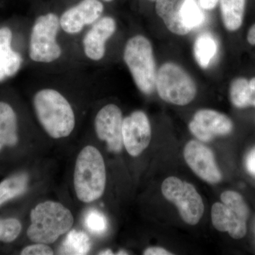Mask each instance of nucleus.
<instances>
[{
	"instance_id": "obj_25",
	"label": "nucleus",
	"mask_w": 255,
	"mask_h": 255,
	"mask_svg": "<svg viewBox=\"0 0 255 255\" xmlns=\"http://www.w3.org/2000/svg\"><path fill=\"white\" fill-rule=\"evenodd\" d=\"M85 224L92 234L102 235L107 231L108 222L105 215L98 210H91L85 216Z\"/></svg>"
},
{
	"instance_id": "obj_5",
	"label": "nucleus",
	"mask_w": 255,
	"mask_h": 255,
	"mask_svg": "<svg viewBox=\"0 0 255 255\" xmlns=\"http://www.w3.org/2000/svg\"><path fill=\"white\" fill-rule=\"evenodd\" d=\"M155 89L162 100L172 105L184 106L195 98L197 88L190 75L177 64L166 63L159 68Z\"/></svg>"
},
{
	"instance_id": "obj_6",
	"label": "nucleus",
	"mask_w": 255,
	"mask_h": 255,
	"mask_svg": "<svg viewBox=\"0 0 255 255\" xmlns=\"http://www.w3.org/2000/svg\"><path fill=\"white\" fill-rule=\"evenodd\" d=\"M60 27V18L54 13L41 15L36 18L29 42V57L33 61L50 63L61 56V47L57 40Z\"/></svg>"
},
{
	"instance_id": "obj_16",
	"label": "nucleus",
	"mask_w": 255,
	"mask_h": 255,
	"mask_svg": "<svg viewBox=\"0 0 255 255\" xmlns=\"http://www.w3.org/2000/svg\"><path fill=\"white\" fill-rule=\"evenodd\" d=\"M184 0H156L155 10L166 27L174 34L184 36L190 30L183 24L179 10Z\"/></svg>"
},
{
	"instance_id": "obj_11",
	"label": "nucleus",
	"mask_w": 255,
	"mask_h": 255,
	"mask_svg": "<svg viewBox=\"0 0 255 255\" xmlns=\"http://www.w3.org/2000/svg\"><path fill=\"white\" fill-rule=\"evenodd\" d=\"M151 137L150 122L142 111H135L124 119V145L129 155H140L148 147Z\"/></svg>"
},
{
	"instance_id": "obj_22",
	"label": "nucleus",
	"mask_w": 255,
	"mask_h": 255,
	"mask_svg": "<svg viewBox=\"0 0 255 255\" xmlns=\"http://www.w3.org/2000/svg\"><path fill=\"white\" fill-rule=\"evenodd\" d=\"M179 15L183 24L190 31L199 27L205 21V14L197 0H184Z\"/></svg>"
},
{
	"instance_id": "obj_26",
	"label": "nucleus",
	"mask_w": 255,
	"mask_h": 255,
	"mask_svg": "<svg viewBox=\"0 0 255 255\" xmlns=\"http://www.w3.org/2000/svg\"><path fill=\"white\" fill-rule=\"evenodd\" d=\"M21 223L17 219H0V241L11 243L19 236Z\"/></svg>"
},
{
	"instance_id": "obj_17",
	"label": "nucleus",
	"mask_w": 255,
	"mask_h": 255,
	"mask_svg": "<svg viewBox=\"0 0 255 255\" xmlns=\"http://www.w3.org/2000/svg\"><path fill=\"white\" fill-rule=\"evenodd\" d=\"M18 142L17 119L12 107L0 102V150L4 146H13Z\"/></svg>"
},
{
	"instance_id": "obj_28",
	"label": "nucleus",
	"mask_w": 255,
	"mask_h": 255,
	"mask_svg": "<svg viewBox=\"0 0 255 255\" xmlns=\"http://www.w3.org/2000/svg\"><path fill=\"white\" fill-rule=\"evenodd\" d=\"M246 165L248 172L255 176V147L247 155Z\"/></svg>"
},
{
	"instance_id": "obj_12",
	"label": "nucleus",
	"mask_w": 255,
	"mask_h": 255,
	"mask_svg": "<svg viewBox=\"0 0 255 255\" xmlns=\"http://www.w3.org/2000/svg\"><path fill=\"white\" fill-rule=\"evenodd\" d=\"M100 0H82L66 10L60 18V27L68 34H78L100 19L104 11Z\"/></svg>"
},
{
	"instance_id": "obj_20",
	"label": "nucleus",
	"mask_w": 255,
	"mask_h": 255,
	"mask_svg": "<svg viewBox=\"0 0 255 255\" xmlns=\"http://www.w3.org/2000/svg\"><path fill=\"white\" fill-rule=\"evenodd\" d=\"M218 43L209 32L201 33L196 38L194 44V55L199 66L206 69L216 57Z\"/></svg>"
},
{
	"instance_id": "obj_33",
	"label": "nucleus",
	"mask_w": 255,
	"mask_h": 255,
	"mask_svg": "<svg viewBox=\"0 0 255 255\" xmlns=\"http://www.w3.org/2000/svg\"><path fill=\"white\" fill-rule=\"evenodd\" d=\"M102 1H107V2H110V1H112L113 0H102Z\"/></svg>"
},
{
	"instance_id": "obj_32",
	"label": "nucleus",
	"mask_w": 255,
	"mask_h": 255,
	"mask_svg": "<svg viewBox=\"0 0 255 255\" xmlns=\"http://www.w3.org/2000/svg\"><path fill=\"white\" fill-rule=\"evenodd\" d=\"M100 255H114V253L110 250H107V251L101 252Z\"/></svg>"
},
{
	"instance_id": "obj_7",
	"label": "nucleus",
	"mask_w": 255,
	"mask_h": 255,
	"mask_svg": "<svg viewBox=\"0 0 255 255\" xmlns=\"http://www.w3.org/2000/svg\"><path fill=\"white\" fill-rule=\"evenodd\" d=\"M161 189L164 197L177 206L186 223L194 226L199 222L204 214V202L192 184L170 177L164 181Z\"/></svg>"
},
{
	"instance_id": "obj_14",
	"label": "nucleus",
	"mask_w": 255,
	"mask_h": 255,
	"mask_svg": "<svg viewBox=\"0 0 255 255\" xmlns=\"http://www.w3.org/2000/svg\"><path fill=\"white\" fill-rule=\"evenodd\" d=\"M211 219L216 230L221 232H228L234 239H241L246 235V221L240 219L223 203L216 202L213 205Z\"/></svg>"
},
{
	"instance_id": "obj_30",
	"label": "nucleus",
	"mask_w": 255,
	"mask_h": 255,
	"mask_svg": "<svg viewBox=\"0 0 255 255\" xmlns=\"http://www.w3.org/2000/svg\"><path fill=\"white\" fill-rule=\"evenodd\" d=\"M201 8L206 10L214 9L219 3V0H199Z\"/></svg>"
},
{
	"instance_id": "obj_21",
	"label": "nucleus",
	"mask_w": 255,
	"mask_h": 255,
	"mask_svg": "<svg viewBox=\"0 0 255 255\" xmlns=\"http://www.w3.org/2000/svg\"><path fill=\"white\" fill-rule=\"evenodd\" d=\"M27 174H14L0 183V206L23 194L27 189Z\"/></svg>"
},
{
	"instance_id": "obj_31",
	"label": "nucleus",
	"mask_w": 255,
	"mask_h": 255,
	"mask_svg": "<svg viewBox=\"0 0 255 255\" xmlns=\"http://www.w3.org/2000/svg\"><path fill=\"white\" fill-rule=\"evenodd\" d=\"M247 40L248 43L253 46H255V23L251 26L248 31V35H247Z\"/></svg>"
},
{
	"instance_id": "obj_8",
	"label": "nucleus",
	"mask_w": 255,
	"mask_h": 255,
	"mask_svg": "<svg viewBox=\"0 0 255 255\" xmlns=\"http://www.w3.org/2000/svg\"><path fill=\"white\" fill-rule=\"evenodd\" d=\"M123 122L122 110L114 104L105 106L96 116L97 136L106 142L109 150L116 153L123 149Z\"/></svg>"
},
{
	"instance_id": "obj_23",
	"label": "nucleus",
	"mask_w": 255,
	"mask_h": 255,
	"mask_svg": "<svg viewBox=\"0 0 255 255\" xmlns=\"http://www.w3.org/2000/svg\"><path fill=\"white\" fill-rule=\"evenodd\" d=\"M91 248L90 238L85 233L70 231L61 247L60 254L87 255Z\"/></svg>"
},
{
	"instance_id": "obj_4",
	"label": "nucleus",
	"mask_w": 255,
	"mask_h": 255,
	"mask_svg": "<svg viewBox=\"0 0 255 255\" xmlns=\"http://www.w3.org/2000/svg\"><path fill=\"white\" fill-rule=\"evenodd\" d=\"M124 60L139 90L147 95L155 91L157 72L150 41L141 35L131 37L124 48Z\"/></svg>"
},
{
	"instance_id": "obj_9",
	"label": "nucleus",
	"mask_w": 255,
	"mask_h": 255,
	"mask_svg": "<svg viewBox=\"0 0 255 255\" xmlns=\"http://www.w3.org/2000/svg\"><path fill=\"white\" fill-rule=\"evenodd\" d=\"M184 159L198 176L209 184H217L222 174L216 164L214 152L207 146L196 140H191L184 147Z\"/></svg>"
},
{
	"instance_id": "obj_34",
	"label": "nucleus",
	"mask_w": 255,
	"mask_h": 255,
	"mask_svg": "<svg viewBox=\"0 0 255 255\" xmlns=\"http://www.w3.org/2000/svg\"><path fill=\"white\" fill-rule=\"evenodd\" d=\"M150 1H156V0H150Z\"/></svg>"
},
{
	"instance_id": "obj_27",
	"label": "nucleus",
	"mask_w": 255,
	"mask_h": 255,
	"mask_svg": "<svg viewBox=\"0 0 255 255\" xmlns=\"http://www.w3.org/2000/svg\"><path fill=\"white\" fill-rule=\"evenodd\" d=\"M21 255H54V252L50 247L47 246L43 243H36L35 245H32L26 247L24 249L21 251Z\"/></svg>"
},
{
	"instance_id": "obj_2",
	"label": "nucleus",
	"mask_w": 255,
	"mask_h": 255,
	"mask_svg": "<svg viewBox=\"0 0 255 255\" xmlns=\"http://www.w3.org/2000/svg\"><path fill=\"white\" fill-rule=\"evenodd\" d=\"M28 238L35 243L49 245L68 233L74 223L71 211L55 201L40 203L31 210Z\"/></svg>"
},
{
	"instance_id": "obj_3",
	"label": "nucleus",
	"mask_w": 255,
	"mask_h": 255,
	"mask_svg": "<svg viewBox=\"0 0 255 255\" xmlns=\"http://www.w3.org/2000/svg\"><path fill=\"white\" fill-rule=\"evenodd\" d=\"M107 182L105 160L93 146L84 147L80 152L74 172V187L79 200L93 202L103 195Z\"/></svg>"
},
{
	"instance_id": "obj_1",
	"label": "nucleus",
	"mask_w": 255,
	"mask_h": 255,
	"mask_svg": "<svg viewBox=\"0 0 255 255\" xmlns=\"http://www.w3.org/2000/svg\"><path fill=\"white\" fill-rule=\"evenodd\" d=\"M33 107L40 124L50 137L63 138L73 132L75 113L60 92L49 88L39 90L33 97Z\"/></svg>"
},
{
	"instance_id": "obj_18",
	"label": "nucleus",
	"mask_w": 255,
	"mask_h": 255,
	"mask_svg": "<svg viewBox=\"0 0 255 255\" xmlns=\"http://www.w3.org/2000/svg\"><path fill=\"white\" fill-rule=\"evenodd\" d=\"M230 98L237 108L255 107V78L251 80L245 78L233 80L230 87Z\"/></svg>"
},
{
	"instance_id": "obj_19",
	"label": "nucleus",
	"mask_w": 255,
	"mask_h": 255,
	"mask_svg": "<svg viewBox=\"0 0 255 255\" xmlns=\"http://www.w3.org/2000/svg\"><path fill=\"white\" fill-rule=\"evenodd\" d=\"M223 24L229 31L241 27L246 9V0H219Z\"/></svg>"
},
{
	"instance_id": "obj_24",
	"label": "nucleus",
	"mask_w": 255,
	"mask_h": 255,
	"mask_svg": "<svg viewBox=\"0 0 255 255\" xmlns=\"http://www.w3.org/2000/svg\"><path fill=\"white\" fill-rule=\"evenodd\" d=\"M223 204L232 210L240 219L247 220L249 218L250 210L243 196L233 191H226L221 195Z\"/></svg>"
},
{
	"instance_id": "obj_15",
	"label": "nucleus",
	"mask_w": 255,
	"mask_h": 255,
	"mask_svg": "<svg viewBox=\"0 0 255 255\" xmlns=\"http://www.w3.org/2000/svg\"><path fill=\"white\" fill-rule=\"evenodd\" d=\"M12 32L9 28H0V82L18 73L22 58L11 47Z\"/></svg>"
},
{
	"instance_id": "obj_29",
	"label": "nucleus",
	"mask_w": 255,
	"mask_h": 255,
	"mask_svg": "<svg viewBox=\"0 0 255 255\" xmlns=\"http://www.w3.org/2000/svg\"><path fill=\"white\" fill-rule=\"evenodd\" d=\"M143 255H172V253L166 251L162 248H149L144 251Z\"/></svg>"
},
{
	"instance_id": "obj_10",
	"label": "nucleus",
	"mask_w": 255,
	"mask_h": 255,
	"mask_svg": "<svg viewBox=\"0 0 255 255\" xmlns=\"http://www.w3.org/2000/svg\"><path fill=\"white\" fill-rule=\"evenodd\" d=\"M189 128L196 138L207 142L215 137L231 133L233 124L229 117L217 111L201 110L194 114Z\"/></svg>"
},
{
	"instance_id": "obj_13",
	"label": "nucleus",
	"mask_w": 255,
	"mask_h": 255,
	"mask_svg": "<svg viewBox=\"0 0 255 255\" xmlns=\"http://www.w3.org/2000/svg\"><path fill=\"white\" fill-rule=\"evenodd\" d=\"M117 30V22L112 16H104L92 25L83 38L85 55L92 61L103 59L106 44Z\"/></svg>"
}]
</instances>
